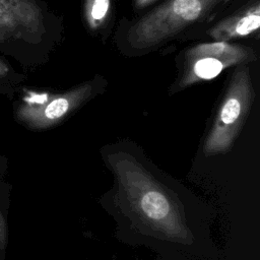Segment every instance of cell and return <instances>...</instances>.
<instances>
[{
  "label": "cell",
  "instance_id": "1",
  "mask_svg": "<svg viewBox=\"0 0 260 260\" xmlns=\"http://www.w3.org/2000/svg\"><path fill=\"white\" fill-rule=\"evenodd\" d=\"M224 0H169L156 7L128 31V44L144 50L160 44L205 18Z\"/></svg>",
  "mask_w": 260,
  "mask_h": 260
},
{
  "label": "cell",
  "instance_id": "2",
  "mask_svg": "<svg viewBox=\"0 0 260 260\" xmlns=\"http://www.w3.org/2000/svg\"><path fill=\"white\" fill-rule=\"evenodd\" d=\"M117 173L133 205L146 220L169 236H184L177 210L167 194L144 172L131 162L121 161Z\"/></svg>",
  "mask_w": 260,
  "mask_h": 260
},
{
  "label": "cell",
  "instance_id": "3",
  "mask_svg": "<svg viewBox=\"0 0 260 260\" xmlns=\"http://www.w3.org/2000/svg\"><path fill=\"white\" fill-rule=\"evenodd\" d=\"M254 99L249 68L239 67L233 74L213 126L205 141L208 155L225 152L238 135Z\"/></svg>",
  "mask_w": 260,
  "mask_h": 260
},
{
  "label": "cell",
  "instance_id": "4",
  "mask_svg": "<svg viewBox=\"0 0 260 260\" xmlns=\"http://www.w3.org/2000/svg\"><path fill=\"white\" fill-rule=\"evenodd\" d=\"M256 59L253 49L229 42H211L196 45L185 55L182 87L213 79L224 69L245 65Z\"/></svg>",
  "mask_w": 260,
  "mask_h": 260
},
{
  "label": "cell",
  "instance_id": "5",
  "mask_svg": "<svg viewBox=\"0 0 260 260\" xmlns=\"http://www.w3.org/2000/svg\"><path fill=\"white\" fill-rule=\"evenodd\" d=\"M92 92V85L84 83L65 93L29 92L17 110V117L30 127L46 128L55 125L73 112Z\"/></svg>",
  "mask_w": 260,
  "mask_h": 260
},
{
  "label": "cell",
  "instance_id": "6",
  "mask_svg": "<svg viewBox=\"0 0 260 260\" xmlns=\"http://www.w3.org/2000/svg\"><path fill=\"white\" fill-rule=\"evenodd\" d=\"M43 31V15L35 0H0V42L29 39Z\"/></svg>",
  "mask_w": 260,
  "mask_h": 260
},
{
  "label": "cell",
  "instance_id": "7",
  "mask_svg": "<svg viewBox=\"0 0 260 260\" xmlns=\"http://www.w3.org/2000/svg\"><path fill=\"white\" fill-rule=\"evenodd\" d=\"M260 26V5L255 2L248 8L243 9L219 21L216 25L207 30L215 42H229L253 34Z\"/></svg>",
  "mask_w": 260,
  "mask_h": 260
},
{
  "label": "cell",
  "instance_id": "8",
  "mask_svg": "<svg viewBox=\"0 0 260 260\" xmlns=\"http://www.w3.org/2000/svg\"><path fill=\"white\" fill-rule=\"evenodd\" d=\"M110 11V0H84V16L87 25L99 28L107 19Z\"/></svg>",
  "mask_w": 260,
  "mask_h": 260
},
{
  "label": "cell",
  "instance_id": "9",
  "mask_svg": "<svg viewBox=\"0 0 260 260\" xmlns=\"http://www.w3.org/2000/svg\"><path fill=\"white\" fill-rule=\"evenodd\" d=\"M6 240V232H5V225L3 223V219L0 215V248H2L5 245Z\"/></svg>",
  "mask_w": 260,
  "mask_h": 260
},
{
  "label": "cell",
  "instance_id": "10",
  "mask_svg": "<svg viewBox=\"0 0 260 260\" xmlns=\"http://www.w3.org/2000/svg\"><path fill=\"white\" fill-rule=\"evenodd\" d=\"M156 0H135V6L136 8H143L151 3H153Z\"/></svg>",
  "mask_w": 260,
  "mask_h": 260
},
{
  "label": "cell",
  "instance_id": "11",
  "mask_svg": "<svg viewBox=\"0 0 260 260\" xmlns=\"http://www.w3.org/2000/svg\"><path fill=\"white\" fill-rule=\"evenodd\" d=\"M8 71H9L8 66L0 59V77L6 75L8 73Z\"/></svg>",
  "mask_w": 260,
  "mask_h": 260
},
{
  "label": "cell",
  "instance_id": "12",
  "mask_svg": "<svg viewBox=\"0 0 260 260\" xmlns=\"http://www.w3.org/2000/svg\"><path fill=\"white\" fill-rule=\"evenodd\" d=\"M224 1H229V0H224Z\"/></svg>",
  "mask_w": 260,
  "mask_h": 260
}]
</instances>
